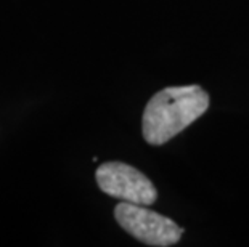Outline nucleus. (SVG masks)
<instances>
[{
    "instance_id": "obj_3",
    "label": "nucleus",
    "mask_w": 249,
    "mask_h": 247,
    "mask_svg": "<svg viewBox=\"0 0 249 247\" xmlns=\"http://www.w3.org/2000/svg\"><path fill=\"white\" fill-rule=\"evenodd\" d=\"M100 190L119 201L151 206L158 199V191L145 173L124 162H107L97 169Z\"/></svg>"
},
{
    "instance_id": "obj_1",
    "label": "nucleus",
    "mask_w": 249,
    "mask_h": 247,
    "mask_svg": "<svg viewBox=\"0 0 249 247\" xmlns=\"http://www.w3.org/2000/svg\"><path fill=\"white\" fill-rule=\"evenodd\" d=\"M209 103L208 92L199 85L162 88L143 111V138L153 146L167 143L208 111Z\"/></svg>"
},
{
    "instance_id": "obj_2",
    "label": "nucleus",
    "mask_w": 249,
    "mask_h": 247,
    "mask_svg": "<svg viewBox=\"0 0 249 247\" xmlns=\"http://www.w3.org/2000/svg\"><path fill=\"white\" fill-rule=\"evenodd\" d=\"M114 217L121 228L146 246H174L183 234V230L174 220L150 210L148 206L121 202L114 209Z\"/></svg>"
}]
</instances>
